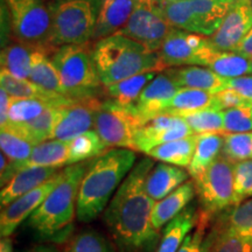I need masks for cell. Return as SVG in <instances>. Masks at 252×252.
<instances>
[{
	"instance_id": "obj_39",
	"label": "cell",
	"mask_w": 252,
	"mask_h": 252,
	"mask_svg": "<svg viewBox=\"0 0 252 252\" xmlns=\"http://www.w3.org/2000/svg\"><path fill=\"white\" fill-rule=\"evenodd\" d=\"M49 106H59L55 104L47 102L42 99L35 98H12L11 105H9L8 123L13 124H23L28 123L39 116L48 109ZM2 127V126H1Z\"/></svg>"
},
{
	"instance_id": "obj_19",
	"label": "cell",
	"mask_w": 252,
	"mask_h": 252,
	"mask_svg": "<svg viewBox=\"0 0 252 252\" xmlns=\"http://www.w3.org/2000/svg\"><path fill=\"white\" fill-rule=\"evenodd\" d=\"M60 172H61L60 168H52V167H27L19 171L1 188V193H0L1 208L8 206L18 197L30 193L31 190L45 184Z\"/></svg>"
},
{
	"instance_id": "obj_37",
	"label": "cell",
	"mask_w": 252,
	"mask_h": 252,
	"mask_svg": "<svg viewBox=\"0 0 252 252\" xmlns=\"http://www.w3.org/2000/svg\"><path fill=\"white\" fill-rule=\"evenodd\" d=\"M0 146L9 161L23 163L30 158L35 145L17 131L4 126L0 131Z\"/></svg>"
},
{
	"instance_id": "obj_43",
	"label": "cell",
	"mask_w": 252,
	"mask_h": 252,
	"mask_svg": "<svg viewBox=\"0 0 252 252\" xmlns=\"http://www.w3.org/2000/svg\"><path fill=\"white\" fill-rule=\"evenodd\" d=\"M252 196V159L235 162L234 167V200L237 206Z\"/></svg>"
},
{
	"instance_id": "obj_9",
	"label": "cell",
	"mask_w": 252,
	"mask_h": 252,
	"mask_svg": "<svg viewBox=\"0 0 252 252\" xmlns=\"http://www.w3.org/2000/svg\"><path fill=\"white\" fill-rule=\"evenodd\" d=\"M234 167L235 162L225 157H219L202 174L194 179L203 213L210 215L232 206Z\"/></svg>"
},
{
	"instance_id": "obj_29",
	"label": "cell",
	"mask_w": 252,
	"mask_h": 252,
	"mask_svg": "<svg viewBox=\"0 0 252 252\" xmlns=\"http://www.w3.org/2000/svg\"><path fill=\"white\" fill-rule=\"evenodd\" d=\"M158 74L159 72L150 71L134 75L115 84L105 86L104 91L108 94L109 98L113 99L125 108L133 109L140 94Z\"/></svg>"
},
{
	"instance_id": "obj_10",
	"label": "cell",
	"mask_w": 252,
	"mask_h": 252,
	"mask_svg": "<svg viewBox=\"0 0 252 252\" xmlns=\"http://www.w3.org/2000/svg\"><path fill=\"white\" fill-rule=\"evenodd\" d=\"M171 30L163 14V0H139L127 24L117 34L143 43L150 52H159Z\"/></svg>"
},
{
	"instance_id": "obj_48",
	"label": "cell",
	"mask_w": 252,
	"mask_h": 252,
	"mask_svg": "<svg viewBox=\"0 0 252 252\" xmlns=\"http://www.w3.org/2000/svg\"><path fill=\"white\" fill-rule=\"evenodd\" d=\"M9 105H11V96L4 88L0 87V125L5 126L8 123Z\"/></svg>"
},
{
	"instance_id": "obj_18",
	"label": "cell",
	"mask_w": 252,
	"mask_h": 252,
	"mask_svg": "<svg viewBox=\"0 0 252 252\" xmlns=\"http://www.w3.org/2000/svg\"><path fill=\"white\" fill-rule=\"evenodd\" d=\"M139 0H100L94 40L117 34L127 24Z\"/></svg>"
},
{
	"instance_id": "obj_42",
	"label": "cell",
	"mask_w": 252,
	"mask_h": 252,
	"mask_svg": "<svg viewBox=\"0 0 252 252\" xmlns=\"http://www.w3.org/2000/svg\"><path fill=\"white\" fill-rule=\"evenodd\" d=\"M223 157L232 162L252 159V132L224 133Z\"/></svg>"
},
{
	"instance_id": "obj_28",
	"label": "cell",
	"mask_w": 252,
	"mask_h": 252,
	"mask_svg": "<svg viewBox=\"0 0 252 252\" xmlns=\"http://www.w3.org/2000/svg\"><path fill=\"white\" fill-rule=\"evenodd\" d=\"M224 135L220 133L197 134V144L193 159L188 166V173L193 179L200 176L223 151Z\"/></svg>"
},
{
	"instance_id": "obj_17",
	"label": "cell",
	"mask_w": 252,
	"mask_h": 252,
	"mask_svg": "<svg viewBox=\"0 0 252 252\" xmlns=\"http://www.w3.org/2000/svg\"><path fill=\"white\" fill-rule=\"evenodd\" d=\"M69 159V141L47 140L34 146L31 156L23 163L8 161L6 169L1 173V187L7 184L13 176L21 169L27 167H52L60 168L68 165Z\"/></svg>"
},
{
	"instance_id": "obj_33",
	"label": "cell",
	"mask_w": 252,
	"mask_h": 252,
	"mask_svg": "<svg viewBox=\"0 0 252 252\" xmlns=\"http://www.w3.org/2000/svg\"><path fill=\"white\" fill-rule=\"evenodd\" d=\"M206 67L224 78H235L251 74V60L239 53L220 52L214 48Z\"/></svg>"
},
{
	"instance_id": "obj_15",
	"label": "cell",
	"mask_w": 252,
	"mask_h": 252,
	"mask_svg": "<svg viewBox=\"0 0 252 252\" xmlns=\"http://www.w3.org/2000/svg\"><path fill=\"white\" fill-rule=\"evenodd\" d=\"M61 172L56 174L54 178L49 179L45 184L36 187L30 193L18 197L13 202L9 203L8 206L1 208V214H0V235L2 237H9L14 234L18 226L28 220L35 210L39 208L43 201L46 200L50 191L60 180Z\"/></svg>"
},
{
	"instance_id": "obj_5",
	"label": "cell",
	"mask_w": 252,
	"mask_h": 252,
	"mask_svg": "<svg viewBox=\"0 0 252 252\" xmlns=\"http://www.w3.org/2000/svg\"><path fill=\"white\" fill-rule=\"evenodd\" d=\"M52 13L49 46L89 43L94 39L100 0H48Z\"/></svg>"
},
{
	"instance_id": "obj_46",
	"label": "cell",
	"mask_w": 252,
	"mask_h": 252,
	"mask_svg": "<svg viewBox=\"0 0 252 252\" xmlns=\"http://www.w3.org/2000/svg\"><path fill=\"white\" fill-rule=\"evenodd\" d=\"M216 96V106L220 110H226L231 108H238V106H245L252 104L250 100L245 99L241 94L235 93L234 90L224 89L220 93L215 94Z\"/></svg>"
},
{
	"instance_id": "obj_22",
	"label": "cell",
	"mask_w": 252,
	"mask_h": 252,
	"mask_svg": "<svg viewBox=\"0 0 252 252\" xmlns=\"http://www.w3.org/2000/svg\"><path fill=\"white\" fill-rule=\"evenodd\" d=\"M188 178L189 173L182 167L158 163L147 175L146 191L152 200L160 201L188 181Z\"/></svg>"
},
{
	"instance_id": "obj_34",
	"label": "cell",
	"mask_w": 252,
	"mask_h": 252,
	"mask_svg": "<svg viewBox=\"0 0 252 252\" xmlns=\"http://www.w3.org/2000/svg\"><path fill=\"white\" fill-rule=\"evenodd\" d=\"M36 47L15 42L1 50V69L21 80H30L32 55Z\"/></svg>"
},
{
	"instance_id": "obj_14",
	"label": "cell",
	"mask_w": 252,
	"mask_h": 252,
	"mask_svg": "<svg viewBox=\"0 0 252 252\" xmlns=\"http://www.w3.org/2000/svg\"><path fill=\"white\" fill-rule=\"evenodd\" d=\"M180 87L166 70L159 72L147 84L134 104V112L137 113L141 125L158 116L166 115Z\"/></svg>"
},
{
	"instance_id": "obj_13",
	"label": "cell",
	"mask_w": 252,
	"mask_h": 252,
	"mask_svg": "<svg viewBox=\"0 0 252 252\" xmlns=\"http://www.w3.org/2000/svg\"><path fill=\"white\" fill-rule=\"evenodd\" d=\"M252 27V6L249 0H237L223 19L209 43L220 52H234Z\"/></svg>"
},
{
	"instance_id": "obj_47",
	"label": "cell",
	"mask_w": 252,
	"mask_h": 252,
	"mask_svg": "<svg viewBox=\"0 0 252 252\" xmlns=\"http://www.w3.org/2000/svg\"><path fill=\"white\" fill-rule=\"evenodd\" d=\"M225 89L234 90L245 99L252 102V76H241L228 78Z\"/></svg>"
},
{
	"instance_id": "obj_1",
	"label": "cell",
	"mask_w": 252,
	"mask_h": 252,
	"mask_svg": "<svg viewBox=\"0 0 252 252\" xmlns=\"http://www.w3.org/2000/svg\"><path fill=\"white\" fill-rule=\"evenodd\" d=\"M153 167L152 158L135 163L104 212V222L121 252H152L159 244V231L152 225L156 201L145 186Z\"/></svg>"
},
{
	"instance_id": "obj_53",
	"label": "cell",
	"mask_w": 252,
	"mask_h": 252,
	"mask_svg": "<svg viewBox=\"0 0 252 252\" xmlns=\"http://www.w3.org/2000/svg\"><path fill=\"white\" fill-rule=\"evenodd\" d=\"M251 60V74H252V59H250Z\"/></svg>"
},
{
	"instance_id": "obj_41",
	"label": "cell",
	"mask_w": 252,
	"mask_h": 252,
	"mask_svg": "<svg viewBox=\"0 0 252 252\" xmlns=\"http://www.w3.org/2000/svg\"><path fill=\"white\" fill-rule=\"evenodd\" d=\"M67 252H117L113 245L102 234L87 229L74 236Z\"/></svg>"
},
{
	"instance_id": "obj_31",
	"label": "cell",
	"mask_w": 252,
	"mask_h": 252,
	"mask_svg": "<svg viewBox=\"0 0 252 252\" xmlns=\"http://www.w3.org/2000/svg\"><path fill=\"white\" fill-rule=\"evenodd\" d=\"M202 248L203 252H252V238L237 234L217 222Z\"/></svg>"
},
{
	"instance_id": "obj_4",
	"label": "cell",
	"mask_w": 252,
	"mask_h": 252,
	"mask_svg": "<svg viewBox=\"0 0 252 252\" xmlns=\"http://www.w3.org/2000/svg\"><path fill=\"white\" fill-rule=\"evenodd\" d=\"M93 59L103 87L143 72H161L167 67L159 52H150L143 43L115 34L93 45Z\"/></svg>"
},
{
	"instance_id": "obj_40",
	"label": "cell",
	"mask_w": 252,
	"mask_h": 252,
	"mask_svg": "<svg viewBox=\"0 0 252 252\" xmlns=\"http://www.w3.org/2000/svg\"><path fill=\"white\" fill-rule=\"evenodd\" d=\"M219 222L237 234L252 238V198L245 200L228 210Z\"/></svg>"
},
{
	"instance_id": "obj_24",
	"label": "cell",
	"mask_w": 252,
	"mask_h": 252,
	"mask_svg": "<svg viewBox=\"0 0 252 252\" xmlns=\"http://www.w3.org/2000/svg\"><path fill=\"white\" fill-rule=\"evenodd\" d=\"M198 220L196 207L188 206L165 225L156 252H178L190 230L197 225Z\"/></svg>"
},
{
	"instance_id": "obj_35",
	"label": "cell",
	"mask_w": 252,
	"mask_h": 252,
	"mask_svg": "<svg viewBox=\"0 0 252 252\" xmlns=\"http://www.w3.org/2000/svg\"><path fill=\"white\" fill-rule=\"evenodd\" d=\"M108 147L96 131H87L69 141L68 165L89 161L106 152Z\"/></svg>"
},
{
	"instance_id": "obj_7",
	"label": "cell",
	"mask_w": 252,
	"mask_h": 252,
	"mask_svg": "<svg viewBox=\"0 0 252 252\" xmlns=\"http://www.w3.org/2000/svg\"><path fill=\"white\" fill-rule=\"evenodd\" d=\"M4 1L8 12L9 30L15 42L53 49L49 46L52 13L48 0Z\"/></svg>"
},
{
	"instance_id": "obj_2",
	"label": "cell",
	"mask_w": 252,
	"mask_h": 252,
	"mask_svg": "<svg viewBox=\"0 0 252 252\" xmlns=\"http://www.w3.org/2000/svg\"><path fill=\"white\" fill-rule=\"evenodd\" d=\"M134 162V151L128 149L109 150L91 160L78 191L76 216L80 222H93L102 214Z\"/></svg>"
},
{
	"instance_id": "obj_3",
	"label": "cell",
	"mask_w": 252,
	"mask_h": 252,
	"mask_svg": "<svg viewBox=\"0 0 252 252\" xmlns=\"http://www.w3.org/2000/svg\"><path fill=\"white\" fill-rule=\"evenodd\" d=\"M90 161L68 165L43 203L27 220L28 228L46 241L61 242L68 237L76 215L81 182Z\"/></svg>"
},
{
	"instance_id": "obj_32",
	"label": "cell",
	"mask_w": 252,
	"mask_h": 252,
	"mask_svg": "<svg viewBox=\"0 0 252 252\" xmlns=\"http://www.w3.org/2000/svg\"><path fill=\"white\" fill-rule=\"evenodd\" d=\"M210 106H216L215 94L208 93L204 90L191 89V88H180L174 98L172 99L166 115L182 117L188 113L210 108Z\"/></svg>"
},
{
	"instance_id": "obj_8",
	"label": "cell",
	"mask_w": 252,
	"mask_h": 252,
	"mask_svg": "<svg viewBox=\"0 0 252 252\" xmlns=\"http://www.w3.org/2000/svg\"><path fill=\"white\" fill-rule=\"evenodd\" d=\"M140 126L134 108H125L111 98L102 100L94 113V131L108 149L135 151L134 140Z\"/></svg>"
},
{
	"instance_id": "obj_44",
	"label": "cell",
	"mask_w": 252,
	"mask_h": 252,
	"mask_svg": "<svg viewBox=\"0 0 252 252\" xmlns=\"http://www.w3.org/2000/svg\"><path fill=\"white\" fill-rule=\"evenodd\" d=\"M224 133H244L252 131V104L223 110Z\"/></svg>"
},
{
	"instance_id": "obj_51",
	"label": "cell",
	"mask_w": 252,
	"mask_h": 252,
	"mask_svg": "<svg viewBox=\"0 0 252 252\" xmlns=\"http://www.w3.org/2000/svg\"><path fill=\"white\" fill-rule=\"evenodd\" d=\"M0 252H13V241L11 238H1V242H0Z\"/></svg>"
},
{
	"instance_id": "obj_25",
	"label": "cell",
	"mask_w": 252,
	"mask_h": 252,
	"mask_svg": "<svg viewBox=\"0 0 252 252\" xmlns=\"http://www.w3.org/2000/svg\"><path fill=\"white\" fill-rule=\"evenodd\" d=\"M63 108L64 106H49L48 109H46L41 113L39 117L33 119V121L23 123V124L7 123L5 126L17 131L18 133L24 135L26 139L36 146L43 141L52 139L53 132H54L56 125H58L62 116Z\"/></svg>"
},
{
	"instance_id": "obj_50",
	"label": "cell",
	"mask_w": 252,
	"mask_h": 252,
	"mask_svg": "<svg viewBox=\"0 0 252 252\" xmlns=\"http://www.w3.org/2000/svg\"><path fill=\"white\" fill-rule=\"evenodd\" d=\"M25 252H60V250L52 244H37Z\"/></svg>"
},
{
	"instance_id": "obj_49",
	"label": "cell",
	"mask_w": 252,
	"mask_h": 252,
	"mask_svg": "<svg viewBox=\"0 0 252 252\" xmlns=\"http://www.w3.org/2000/svg\"><path fill=\"white\" fill-rule=\"evenodd\" d=\"M234 52L239 53V54L247 56L249 59H252V27L249 31L247 36L244 37V40L239 43V46L236 48Z\"/></svg>"
},
{
	"instance_id": "obj_36",
	"label": "cell",
	"mask_w": 252,
	"mask_h": 252,
	"mask_svg": "<svg viewBox=\"0 0 252 252\" xmlns=\"http://www.w3.org/2000/svg\"><path fill=\"white\" fill-rule=\"evenodd\" d=\"M187 122L191 131L196 134L203 133H223L224 132V122H223V111L216 106H210L198 111L182 116Z\"/></svg>"
},
{
	"instance_id": "obj_23",
	"label": "cell",
	"mask_w": 252,
	"mask_h": 252,
	"mask_svg": "<svg viewBox=\"0 0 252 252\" xmlns=\"http://www.w3.org/2000/svg\"><path fill=\"white\" fill-rule=\"evenodd\" d=\"M195 194H196V189H195L194 182L186 181L168 196L157 201L152 213L153 228L159 231L169 220L184 212L188 207L189 202L194 198Z\"/></svg>"
},
{
	"instance_id": "obj_16",
	"label": "cell",
	"mask_w": 252,
	"mask_h": 252,
	"mask_svg": "<svg viewBox=\"0 0 252 252\" xmlns=\"http://www.w3.org/2000/svg\"><path fill=\"white\" fill-rule=\"evenodd\" d=\"M100 104L102 100L94 96L64 106L52 139L70 141L84 132L90 131L94 123V113Z\"/></svg>"
},
{
	"instance_id": "obj_11",
	"label": "cell",
	"mask_w": 252,
	"mask_h": 252,
	"mask_svg": "<svg viewBox=\"0 0 252 252\" xmlns=\"http://www.w3.org/2000/svg\"><path fill=\"white\" fill-rule=\"evenodd\" d=\"M213 49L208 37L172 28L159 50V55L167 68L184 64L206 67Z\"/></svg>"
},
{
	"instance_id": "obj_27",
	"label": "cell",
	"mask_w": 252,
	"mask_h": 252,
	"mask_svg": "<svg viewBox=\"0 0 252 252\" xmlns=\"http://www.w3.org/2000/svg\"><path fill=\"white\" fill-rule=\"evenodd\" d=\"M236 1L237 0H189L201 35L212 36Z\"/></svg>"
},
{
	"instance_id": "obj_20",
	"label": "cell",
	"mask_w": 252,
	"mask_h": 252,
	"mask_svg": "<svg viewBox=\"0 0 252 252\" xmlns=\"http://www.w3.org/2000/svg\"><path fill=\"white\" fill-rule=\"evenodd\" d=\"M166 71L180 88H191V89L204 90L212 94L224 90L228 82V78L220 76L212 69L201 65H186V67L166 69Z\"/></svg>"
},
{
	"instance_id": "obj_12",
	"label": "cell",
	"mask_w": 252,
	"mask_h": 252,
	"mask_svg": "<svg viewBox=\"0 0 252 252\" xmlns=\"http://www.w3.org/2000/svg\"><path fill=\"white\" fill-rule=\"evenodd\" d=\"M194 132L182 117L161 115L144 123L135 135V151L149 154L160 145L187 138Z\"/></svg>"
},
{
	"instance_id": "obj_26",
	"label": "cell",
	"mask_w": 252,
	"mask_h": 252,
	"mask_svg": "<svg viewBox=\"0 0 252 252\" xmlns=\"http://www.w3.org/2000/svg\"><path fill=\"white\" fill-rule=\"evenodd\" d=\"M0 87L4 88L12 98L42 99L59 106H68L77 102L70 97L55 96V94L47 93V91L37 87L36 84H34L31 80L17 78L6 70H2V69L0 71Z\"/></svg>"
},
{
	"instance_id": "obj_21",
	"label": "cell",
	"mask_w": 252,
	"mask_h": 252,
	"mask_svg": "<svg viewBox=\"0 0 252 252\" xmlns=\"http://www.w3.org/2000/svg\"><path fill=\"white\" fill-rule=\"evenodd\" d=\"M54 50L47 47H36L32 55L30 80L37 87L55 96L69 97L62 86L61 78L49 56Z\"/></svg>"
},
{
	"instance_id": "obj_54",
	"label": "cell",
	"mask_w": 252,
	"mask_h": 252,
	"mask_svg": "<svg viewBox=\"0 0 252 252\" xmlns=\"http://www.w3.org/2000/svg\"><path fill=\"white\" fill-rule=\"evenodd\" d=\"M249 2H250V5L252 6V0H249Z\"/></svg>"
},
{
	"instance_id": "obj_38",
	"label": "cell",
	"mask_w": 252,
	"mask_h": 252,
	"mask_svg": "<svg viewBox=\"0 0 252 252\" xmlns=\"http://www.w3.org/2000/svg\"><path fill=\"white\" fill-rule=\"evenodd\" d=\"M163 14L172 28L200 34L196 18L189 0H175L163 5ZM201 35V34H200Z\"/></svg>"
},
{
	"instance_id": "obj_52",
	"label": "cell",
	"mask_w": 252,
	"mask_h": 252,
	"mask_svg": "<svg viewBox=\"0 0 252 252\" xmlns=\"http://www.w3.org/2000/svg\"><path fill=\"white\" fill-rule=\"evenodd\" d=\"M172 1H175V0H163V5L168 4V2H172Z\"/></svg>"
},
{
	"instance_id": "obj_45",
	"label": "cell",
	"mask_w": 252,
	"mask_h": 252,
	"mask_svg": "<svg viewBox=\"0 0 252 252\" xmlns=\"http://www.w3.org/2000/svg\"><path fill=\"white\" fill-rule=\"evenodd\" d=\"M207 223L208 214L203 213V215H200L195 232L193 235H188L186 237L184 244L181 245L178 252H203V236Z\"/></svg>"
},
{
	"instance_id": "obj_30",
	"label": "cell",
	"mask_w": 252,
	"mask_h": 252,
	"mask_svg": "<svg viewBox=\"0 0 252 252\" xmlns=\"http://www.w3.org/2000/svg\"><path fill=\"white\" fill-rule=\"evenodd\" d=\"M196 144L197 134H193L187 138L160 145L151 151L147 156L154 160H159V161L169 163V165L188 168L189 163L193 159Z\"/></svg>"
},
{
	"instance_id": "obj_6",
	"label": "cell",
	"mask_w": 252,
	"mask_h": 252,
	"mask_svg": "<svg viewBox=\"0 0 252 252\" xmlns=\"http://www.w3.org/2000/svg\"><path fill=\"white\" fill-rule=\"evenodd\" d=\"M50 59L70 98L82 100L94 97L96 91L103 86L89 43L61 46L54 50Z\"/></svg>"
}]
</instances>
